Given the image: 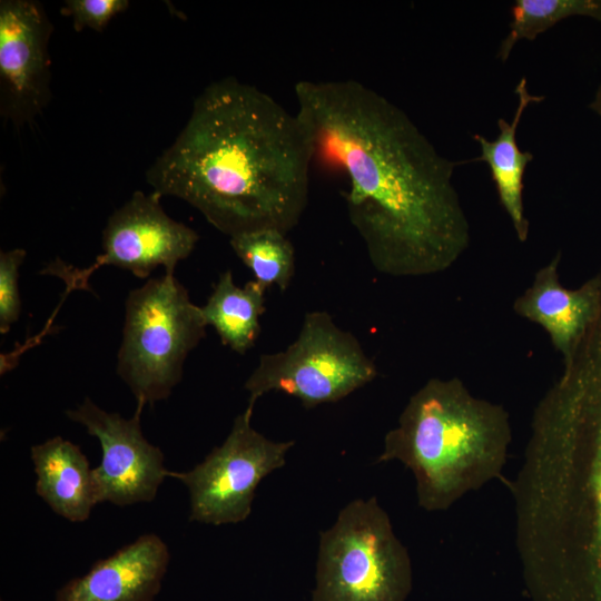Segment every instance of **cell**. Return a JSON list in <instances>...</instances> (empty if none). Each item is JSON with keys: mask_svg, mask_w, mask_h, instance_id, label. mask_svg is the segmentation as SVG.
<instances>
[{"mask_svg": "<svg viewBox=\"0 0 601 601\" xmlns=\"http://www.w3.org/2000/svg\"><path fill=\"white\" fill-rule=\"evenodd\" d=\"M518 106L511 122L499 118V135L494 140L474 134L481 155L470 161L487 164L499 196V200L509 215L518 239L524 243L529 235V220L524 214L523 177L526 166L534 156L530 151H521L516 142V131L524 111L531 104L542 102L545 97L531 95L526 78L522 77L515 87Z\"/></svg>", "mask_w": 601, "mask_h": 601, "instance_id": "15", "label": "cell"}, {"mask_svg": "<svg viewBox=\"0 0 601 601\" xmlns=\"http://www.w3.org/2000/svg\"><path fill=\"white\" fill-rule=\"evenodd\" d=\"M509 489L531 601H601V285L593 322L533 412Z\"/></svg>", "mask_w": 601, "mask_h": 601, "instance_id": "2", "label": "cell"}, {"mask_svg": "<svg viewBox=\"0 0 601 601\" xmlns=\"http://www.w3.org/2000/svg\"><path fill=\"white\" fill-rule=\"evenodd\" d=\"M374 362L351 332L338 327L325 311L305 315L296 339L284 351L262 354L245 382L246 410L268 392H283L312 408L337 402L372 382Z\"/></svg>", "mask_w": 601, "mask_h": 601, "instance_id": "7", "label": "cell"}, {"mask_svg": "<svg viewBox=\"0 0 601 601\" xmlns=\"http://www.w3.org/2000/svg\"><path fill=\"white\" fill-rule=\"evenodd\" d=\"M156 193L136 190L109 217L101 238L102 253L83 269L66 265L60 259L42 272L60 277L68 289H86L89 276L109 265L147 278L161 266L174 274L177 264L195 249L199 235L189 226L169 217Z\"/></svg>", "mask_w": 601, "mask_h": 601, "instance_id": "9", "label": "cell"}, {"mask_svg": "<svg viewBox=\"0 0 601 601\" xmlns=\"http://www.w3.org/2000/svg\"><path fill=\"white\" fill-rule=\"evenodd\" d=\"M296 115L319 161L347 180V214L372 266L393 277L445 272L470 246L453 185L461 164L442 156L386 97L353 80H299Z\"/></svg>", "mask_w": 601, "mask_h": 601, "instance_id": "1", "label": "cell"}, {"mask_svg": "<svg viewBox=\"0 0 601 601\" xmlns=\"http://www.w3.org/2000/svg\"><path fill=\"white\" fill-rule=\"evenodd\" d=\"M26 250L14 248L0 253V333L7 334L21 313L19 294V269L24 262Z\"/></svg>", "mask_w": 601, "mask_h": 601, "instance_id": "19", "label": "cell"}, {"mask_svg": "<svg viewBox=\"0 0 601 601\" xmlns=\"http://www.w3.org/2000/svg\"><path fill=\"white\" fill-rule=\"evenodd\" d=\"M36 492L55 513L71 522L86 521L99 503L87 456L72 442L55 436L31 446Z\"/></svg>", "mask_w": 601, "mask_h": 601, "instance_id": "14", "label": "cell"}, {"mask_svg": "<svg viewBox=\"0 0 601 601\" xmlns=\"http://www.w3.org/2000/svg\"><path fill=\"white\" fill-rule=\"evenodd\" d=\"M137 407L131 418L100 408L89 397L76 408L67 410L69 420L82 425L98 439L102 459L92 469L98 502L117 506L150 502L167 476L161 450L149 443L141 431Z\"/></svg>", "mask_w": 601, "mask_h": 601, "instance_id": "10", "label": "cell"}, {"mask_svg": "<svg viewBox=\"0 0 601 601\" xmlns=\"http://www.w3.org/2000/svg\"><path fill=\"white\" fill-rule=\"evenodd\" d=\"M589 108L601 117V82L594 93V98L589 105Z\"/></svg>", "mask_w": 601, "mask_h": 601, "instance_id": "21", "label": "cell"}, {"mask_svg": "<svg viewBox=\"0 0 601 601\" xmlns=\"http://www.w3.org/2000/svg\"><path fill=\"white\" fill-rule=\"evenodd\" d=\"M129 4L127 0H66L60 11L71 18L77 32L87 28L102 32L111 19L127 10Z\"/></svg>", "mask_w": 601, "mask_h": 601, "instance_id": "20", "label": "cell"}, {"mask_svg": "<svg viewBox=\"0 0 601 601\" xmlns=\"http://www.w3.org/2000/svg\"><path fill=\"white\" fill-rule=\"evenodd\" d=\"M169 558L158 535L142 534L68 581L57 591L56 601H154Z\"/></svg>", "mask_w": 601, "mask_h": 601, "instance_id": "12", "label": "cell"}, {"mask_svg": "<svg viewBox=\"0 0 601 601\" xmlns=\"http://www.w3.org/2000/svg\"><path fill=\"white\" fill-rule=\"evenodd\" d=\"M307 131L272 96L234 77L208 85L174 142L146 171L152 191L179 198L229 238L299 223L308 204Z\"/></svg>", "mask_w": 601, "mask_h": 601, "instance_id": "3", "label": "cell"}, {"mask_svg": "<svg viewBox=\"0 0 601 601\" xmlns=\"http://www.w3.org/2000/svg\"><path fill=\"white\" fill-rule=\"evenodd\" d=\"M287 234L273 228L239 234L229 238L236 256L266 289L276 285L282 292L295 273V250Z\"/></svg>", "mask_w": 601, "mask_h": 601, "instance_id": "17", "label": "cell"}, {"mask_svg": "<svg viewBox=\"0 0 601 601\" xmlns=\"http://www.w3.org/2000/svg\"><path fill=\"white\" fill-rule=\"evenodd\" d=\"M560 260L558 253L535 273L532 284L515 298L513 309L545 329L565 364L598 313L600 290L594 275L579 288H565L559 277Z\"/></svg>", "mask_w": 601, "mask_h": 601, "instance_id": "13", "label": "cell"}, {"mask_svg": "<svg viewBox=\"0 0 601 601\" xmlns=\"http://www.w3.org/2000/svg\"><path fill=\"white\" fill-rule=\"evenodd\" d=\"M265 290L256 280L237 286L228 269L220 274L206 304L200 306L206 325L214 327L221 343L238 354H245L258 338Z\"/></svg>", "mask_w": 601, "mask_h": 601, "instance_id": "16", "label": "cell"}, {"mask_svg": "<svg viewBox=\"0 0 601 601\" xmlns=\"http://www.w3.org/2000/svg\"><path fill=\"white\" fill-rule=\"evenodd\" d=\"M52 31L40 2L0 1V115L16 126L31 122L50 101Z\"/></svg>", "mask_w": 601, "mask_h": 601, "instance_id": "11", "label": "cell"}, {"mask_svg": "<svg viewBox=\"0 0 601 601\" xmlns=\"http://www.w3.org/2000/svg\"><path fill=\"white\" fill-rule=\"evenodd\" d=\"M408 552L376 497L356 499L319 534L312 601H406Z\"/></svg>", "mask_w": 601, "mask_h": 601, "instance_id": "6", "label": "cell"}, {"mask_svg": "<svg viewBox=\"0 0 601 601\" xmlns=\"http://www.w3.org/2000/svg\"><path fill=\"white\" fill-rule=\"evenodd\" d=\"M253 412L236 416L221 445L186 472L168 471L183 482L190 499V521L213 525L239 523L248 518L259 482L285 464L294 441L275 442L250 424Z\"/></svg>", "mask_w": 601, "mask_h": 601, "instance_id": "8", "label": "cell"}, {"mask_svg": "<svg viewBox=\"0 0 601 601\" xmlns=\"http://www.w3.org/2000/svg\"><path fill=\"white\" fill-rule=\"evenodd\" d=\"M601 21V0H516L511 7L509 33L501 41L496 58L506 61L520 40H534L554 24L570 17Z\"/></svg>", "mask_w": 601, "mask_h": 601, "instance_id": "18", "label": "cell"}, {"mask_svg": "<svg viewBox=\"0 0 601 601\" xmlns=\"http://www.w3.org/2000/svg\"><path fill=\"white\" fill-rule=\"evenodd\" d=\"M117 374L137 407L166 400L181 381L185 361L206 333L200 306L174 274L150 278L129 292Z\"/></svg>", "mask_w": 601, "mask_h": 601, "instance_id": "5", "label": "cell"}, {"mask_svg": "<svg viewBox=\"0 0 601 601\" xmlns=\"http://www.w3.org/2000/svg\"><path fill=\"white\" fill-rule=\"evenodd\" d=\"M511 440L503 406L474 396L457 377H434L410 397L377 462L403 463L418 505L444 511L501 477Z\"/></svg>", "mask_w": 601, "mask_h": 601, "instance_id": "4", "label": "cell"}]
</instances>
